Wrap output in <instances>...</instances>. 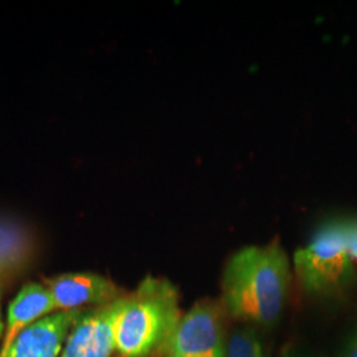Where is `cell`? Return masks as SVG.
Here are the masks:
<instances>
[{
    "instance_id": "1",
    "label": "cell",
    "mask_w": 357,
    "mask_h": 357,
    "mask_svg": "<svg viewBox=\"0 0 357 357\" xmlns=\"http://www.w3.org/2000/svg\"><path fill=\"white\" fill-rule=\"evenodd\" d=\"M291 282L293 264L280 240L243 246L222 271V306L236 319L271 326L281 318Z\"/></svg>"
},
{
    "instance_id": "2",
    "label": "cell",
    "mask_w": 357,
    "mask_h": 357,
    "mask_svg": "<svg viewBox=\"0 0 357 357\" xmlns=\"http://www.w3.org/2000/svg\"><path fill=\"white\" fill-rule=\"evenodd\" d=\"M180 319L174 283L147 275L134 293L116 301L115 351L121 357H150L165 351Z\"/></svg>"
},
{
    "instance_id": "3",
    "label": "cell",
    "mask_w": 357,
    "mask_h": 357,
    "mask_svg": "<svg viewBox=\"0 0 357 357\" xmlns=\"http://www.w3.org/2000/svg\"><path fill=\"white\" fill-rule=\"evenodd\" d=\"M348 248V220L324 224L310 243L294 253L293 271L310 295H330L343 290L354 277Z\"/></svg>"
},
{
    "instance_id": "4",
    "label": "cell",
    "mask_w": 357,
    "mask_h": 357,
    "mask_svg": "<svg viewBox=\"0 0 357 357\" xmlns=\"http://www.w3.org/2000/svg\"><path fill=\"white\" fill-rule=\"evenodd\" d=\"M218 307L203 301L181 317L165 357H229Z\"/></svg>"
},
{
    "instance_id": "5",
    "label": "cell",
    "mask_w": 357,
    "mask_h": 357,
    "mask_svg": "<svg viewBox=\"0 0 357 357\" xmlns=\"http://www.w3.org/2000/svg\"><path fill=\"white\" fill-rule=\"evenodd\" d=\"M116 301L82 312L66 336L61 357H112Z\"/></svg>"
},
{
    "instance_id": "6",
    "label": "cell",
    "mask_w": 357,
    "mask_h": 357,
    "mask_svg": "<svg viewBox=\"0 0 357 357\" xmlns=\"http://www.w3.org/2000/svg\"><path fill=\"white\" fill-rule=\"evenodd\" d=\"M56 311L81 310L82 306H105L122 296L114 282L96 273H66L45 281Z\"/></svg>"
},
{
    "instance_id": "7",
    "label": "cell",
    "mask_w": 357,
    "mask_h": 357,
    "mask_svg": "<svg viewBox=\"0 0 357 357\" xmlns=\"http://www.w3.org/2000/svg\"><path fill=\"white\" fill-rule=\"evenodd\" d=\"M82 310L57 311L20 333L7 357H59L73 324Z\"/></svg>"
},
{
    "instance_id": "8",
    "label": "cell",
    "mask_w": 357,
    "mask_h": 357,
    "mask_svg": "<svg viewBox=\"0 0 357 357\" xmlns=\"http://www.w3.org/2000/svg\"><path fill=\"white\" fill-rule=\"evenodd\" d=\"M57 312L56 305L45 284L26 283L13 298L7 312L0 357H7L20 333L29 326L51 314Z\"/></svg>"
},
{
    "instance_id": "9",
    "label": "cell",
    "mask_w": 357,
    "mask_h": 357,
    "mask_svg": "<svg viewBox=\"0 0 357 357\" xmlns=\"http://www.w3.org/2000/svg\"><path fill=\"white\" fill-rule=\"evenodd\" d=\"M264 347L252 328L234 332L228 342L229 357H261Z\"/></svg>"
},
{
    "instance_id": "10",
    "label": "cell",
    "mask_w": 357,
    "mask_h": 357,
    "mask_svg": "<svg viewBox=\"0 0 357 357\" xmlns=\"http://www.w3.org/2000/svg\"><path fill=\"white\" fill-rule=\"evenodd\" d=\"M19 259L16 258L15 252L7 249L3 243H0V281H1V277L6 271H8L10 268H13L15 264H17Z\"/></svg>"
},
{
    "instance_id": "11",
    "label": "cell",
    "mask_w": 357,
    "mask_h": 357,
    "mask_svg": "<svg viewBox=\"0 0 357 357\" xmlns=\"http://www.w3.org/2000/svg\"><path fill=\"white\" fill-rule=\"evenodd\" d=\"M348 248L352 259L357 262V220H348Z\"/></svg>"
},
{
    "instance_id": "12",
    "label": "cell",
    "mask_w": 357,
    "mask_h": 357,
    "mask_svg": "<svg viewBox=\"0 0 357 357\" xmlns=\"http://www.w3.org/2000/svg\"><path fill=\"white\" fill-rule=\"evenodd\" d=\"M343 357H357V339L348 345Z\"/></svg>"
},
{
    "instance_id": "13",
    "label": "cell",
    "mask_w": 357,
    "mask_h": 357,
    "mask_svg": "<svg viewBox=\"0 0 357 357\" xmlns=\"http://www.w3.org/2000/svg\"><path fill=\"white\" fill-rule=\"evenodd\" d=\"M282 357H303L301 356L298 352H295V351H286Z\"/></svg>"
},
{
    "instance_id": "14",
    "label": "cell",
    "mask_w": 357,
    "mask_h": 357,
    "mask_svg": "<svg viewBox=\"0 0 357 357\" xmlns=\"http://www.w3.org/2000/svg\"><path fill=\"white\" fill-rule=\"evenodd\" d=\"M3 333H4V323H3V319H1V311H0V337L3 336Z\"/></svg>"
},
{
    "instance_id": "15",
    "label": "cell",
    "mask_w": 357,
    "mask_h": 357,
    "mask_svg": "<svg viewBox=\"0 0 357 357\" xmlns=\"http://www.w3.org/2000/svg\"><path fill=\"white\" fill-rule=\"evenodd\" d=\"M261 357H270L268 352L265 351V349H262V352H261Z\"/></svg>"
},
{
    "instance_id": "16",
    "label": "cell",
    "mask_w": 357,
    "mask_h": 357,
    "mask_svg": "<svg viewBox=\"0 0 357 357\" xmlns=\"http://www.w3.org/2000/svg\"><path fill=\"white\" fill-rule=\"evenodd\" d=\"M0 298H1V283H0Z\"/></svg>"
}]
</instances>
